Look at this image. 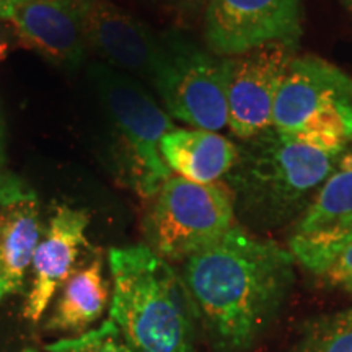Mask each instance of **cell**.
<instances>
[{
    "label": "cell",
    "mask_w": 352,
    "mask_h": 352,
    "mask_svg": "<svg viewBox=\"0 0 352 352\" xmlns=\"http://www.w3.org/2000/svg\"><path fill=\"white\" fill-rule=\"evenodd\" d=\"M272 127L323 151H349L352 76L323 57L296 56L277 91Z\"/></svg>",
    "instance_id": "4"
},
{
    "label": "cell",
    "mask_w": 352,
    "mask_h": 352,
    "mask_svg": "<svg viewBox=\"0 0 352 352\" xmlns=\"http://www.w3.org/2000/svg\"><path fill=\"white\" fill-rule=\"evenodd\" d=\"M331 285L352 292V243L321 274Z\"/></svg>",
    "instance_id": "19"
},
{
    "label": "cell",
    "mask_w": 352,
    "mask_h": 352,
    "mask_svg": "<svg viewBox=\"0 0 352 352\" xmlns=\"http://www.w3.org/2000/svg\"><path fill=\"white\" fill-rule=\"evenodd\" d=\"M352 243V147L342 153L289 236V252L321 276Z\"/></svg>",
    "instance_id": "9"
},
{
    "label": "cell",
    "mask_w": 352,
    "mask_h": 352,
    "mask_svg": "<svg viewBox=\"0 0 352 352\" xmlns=\"http://www.w3.org/2000/svg\"><path fill=\"white\" fill-rule=\"evenodd\" d=\"M43 233L36 191L21 176L0 168V303L23 292Z\"/></svg>",
    "instance_id": "12"
},
{
    "label": "cell",
    "mask_w": 352,
    "mask_h": 352,
    "mask_svg": "<svg viewBox=\"0 0 352 352\" xmlns=\"http://www.w3.org/2000/svg\"><path fill=\"white\" fill-rule=\"evenodd\" d=\"M47 352H131L120 328L107 318L98 328L88 329L77 338H67L47 344Z\"/></svg>",
    "instance_id": "18"
},
{
    "label": "cell",
    "mask_w": 352,
    "mask_h": 352,
    "mask_svg": "<svg viewBox=\"0 0 352 352\" xmlns=\"http://www.w3.org/2000/svg\"><path fill=\"white\" fill-rule=\"evenodd\" d=\"M90 0H28L13 13L19 38L57 67L74 70L85 57V15Z\"/></svg>",
    "instance_id": "14"
},
{
    "label": "cell",
    "mask_w": 352,
    "mask_h": 352,
    "mask_svg": "<svg viewBox=\"0 0 352 352\" xmlns=\"http://www.w3.org/2000/svg\"><path fill=\"white\" fill-rule=\"evenodd\" d=\"M90 215L87 210L60 204L54 209L50 226L34 250L32 259V284L23 305V316L30 323H39L57 290L63 287L82 248L88 246L87 227Z\"/></svg>",
    "instance_id": "13"
},
{
    "label": "cell",
    "mask_w": 352,
    "mask_h": 352,
    "mask_svg": "<svg viewBox=\"0 0 352 352\" xmlns=\"http://www.w3.org/2000/svg\"><path fill=\"white\" fill-rule=\"evenodd\" d=\"M294 267L289 250L240 226L184 261V285L215 352L252 349L283 308Z\"/></svg>",
    "instance_id": "1"
},
{
    "label": "cell",
    "mask_w": 352,
    "mask_h": 352,
    "mask_svg": "<svg viewBox=\"0 0 352 352\" xmlns=\"http://www.w3.org/2000/svg\"><path fill=\"white\" fill-rule=\"evenodd\" d=\"M164 65L153 90L170 116L196 129L227 127L226 57L215 56L179 30L160 34Z\"/></svg>",
    "instance_id": "7"
},
{
    "label": "cell",
    "mask_w": 352,
    "mask_h": 352,
    "mask_svg": "<svg viewBox=\"0 0 352 352\" xmlns=\"http://www.w3.org/2000/svg\"><path fill=\"white\" fill-rule=\"evenodd\" d=\"M235 226L226 183L201 184L171 176L153 196L142 228L148 248L166 261H186Z\"/></svg>",
    "instance_id": "6"
},
{
    "label": "cell",
    "mask_w": 352,
    "mask_h": 352,
    "mask_svg": "<svg viewBox=\"0 0 352 352\" xmlns=\"http://www.w3.org/2000/svg\"><path fill=\"white\" fill-rule=\"evenodd\" d=\"M8 50H10V47H8L7 39H6V36H3V33L0 32V63H2V60L7 57Z\"/></svg>",
    "instance_id": "23"
},
{
    "label": "cell",
    "mask_w": 352,
    "mask_h": 352,
    "mask_svg": "<svg viewBox=\"0 0 352 352\" xmlns=\"http://www.w3.org/2000/svg\"><path fill=\"white\" fill-rule=\"evenodd\" d=\"M6 165V131H3V122L0 118V168Z\"/></svg>",
    "instance_id": "22"
},
{
    "label": "cell",
    "mask_w": 352,
    "mask_h": 352,
    "mask_svg": "<svg viewBox=\"0 0 352 352\" xmlns=\"http://www.w3.org/2000/svg\"><path fill=\"white\" fill-rule=\"evenodd\" d=\"M83 30L87 46L104 64L153 87L164 65L160 34L111 0H90Z\"/></svg>",
    "instance_id": "11"
},
{
    "label": "cell",
    "mask_w": 352,
    "mask_h": 352,
    "mask_svg": "<svg viewBox=\"0 0 352 352\" xmlns=\"http://www.w3.org/2000/svg\"><path fill=\"white\" fill-rule=\"evenodd\" d=\"M158 7L165 8L171 15L184 21H191L204 16L209 0H153Z\"/></svg>",
    "instance_id": "20"
},
{
    "label": "cell",
    "mask_w": 352,
    "mask_h": 352,
    "mask_svg": "<svg viewBox=\"0 0 352 352\" xmlns=\"http://www.w3.org/2000/svg\"><path fill=\"white\" fill-rule=\"evenodd\" d=\"M158 148L171 171L201 184L227 176L239 155V144L204 129L170 131L162 138Z\"/></svg>",
    "instance_id": "15"
},
{
    "label": "cell",
    "mask_w": 352,
    "mask_h": 352,
    "mask_svg": "<svg viewBox=\"0 0 352 352\" xmlns=\"http://www.w3.org/2000/svg\"><path fill=\"white\" fill-rule=\"evenodd\" d=\"M21 352H38V351H34V349H23Z\"/></svg>",
    "instance_id": "25"
},
{
    "label": "cell",
    "mask_w": 352,
    "mask_h": 352,
    "mask_svg": "<svg viewBox=\"0 0 352 352\" xmlns=\"http://www.w3.org/2000/svg\"><path fill=\"white\" fill-rule=\"evenodd\" d=\"M88 77L118 134L127 184L139 196L151 199L171 178L158 145L175 129L173 120L134 77L111 65L90 64Z\"/></svg>",
    "instance_id": "5"
},
{
    "label": "cell",
    "mask_w": 352,
    "mask_h": 352,
    "mask_svg": "<svg viewBox=\"0 0 352 352\" xmlns=\"http://www.w3.org/2000/svg\"><path fill=\"white\" fill-rule=\"evenodd\" d=\"M344 3H346V7L349 8V12L352 13V0H344Z\"/></svg>",
    "instance_id": "24"
},
{
    "label": "cell",
    "mask_w": 352,
    "mask_h": 352,
    "mask_svg": "<svg viewBox=\"0 0 352 352\" xmlns=\"http://www.w3.org/2000/svg\"><path fill=\"white\" fill-rule=\"evenodd\" d=\"M296 352H352V307L305 323Z\"/></svg>",
    "instance_id": "17"
},
{
    "label": "cell",
    "mask_w": 352,
    "mask_h": 352,
    "mask_svg": "<svg viewBox=\"0 0 352 352\" xmlns=\"http://www.w3.org/2000/svg\"><path fill=\"white\" fill-rule=\"evenodd\" d=\"M298 44L271 43L226 57L227 127L246 140L272 126L274 101Z\"/></svg>",
    "instance_id": "10"
},
{
    "label": "cell",
    "mask_w": 352,
    "mask_h": 352,
    "mask_svg": "<svg viewBox=\"0 0 352 352\" xmlns=\"http://www.w3.org/2000/svg\"><path fill=\"white\" fill-rule=\"evenodd\" d=\"M109 320L131 352H196L197 318L183 277L147 245L111 248Z\"/></svg>",
    "instance_id": "3"
},
{
    "label": "cell",
    "mask_w": 352,
    "mask_h": 352,
    "mask_svg": "<svg viewBox=\"0 0 352 352\" xmlns=\"http://www.w3.org/2000/svg\"><path fill=\"white\" fill-rule=\"evenodd\" d=\"M204 39L215 56L245 54L271 43L298 44L300 0H209Z\"/></svg>",
    "instance_id": "8"
},
{
    "label": "cell",
    "mask_w": 352,
    "mask_h": 352,
    "mask_svg": "<svg viewBox=\"0 0 352 352\" xmlns=\"http://www.w3.org/2000/svg\"><path fill=\"white\" fill-rule=\"evenodd\" d=\"M342 153L287 138L272 126L241 140L235 165L226 176L235 215L259 230L297 220Z\"/></svg>",
    "instance_id": "2"
},
{
    "label": "cell",
    "mask_w": 352,
    "mask_h": 352,
    "mask_svg": "<svg viewBox=\"0 0 352 352\" xmlns=\"http://www.w3.org/2000/svg\"><path fill=\"white\" fill-rule=\"evenodd\" d=\"M28 0H0V19L10 20L19 8Z\"/></svg>",
    "instance_id": "21"
},
{
    "label": "cell",
    "mask_w": 352,
    "mask_h": 352,
    "mask_svg": "<svg viewBox=\"0 0 352 352\" xmlns=\"http://www.w3.org/2000/svg\"><path fill=\"white\" fill-rule=\"evenodd\" d=\"M109 302V287L103 277V259L95 256L82 270L74 271L57 297L46 331L82 334L98 321Z\"/></svg>",
    "instance_id": "16"
}]
</instances>
